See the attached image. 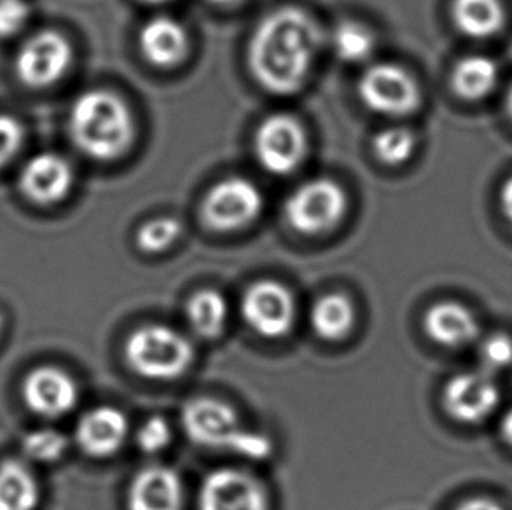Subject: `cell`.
Masks as SVG:
<instances>
[{
  "mask_svg": "<svg viewBox=\"0 0 512 510\" xmlns=\"http://www.w3.org/2000/svg\"><path fill=\"white\" fill-rule=\"evenodd\" d=\"M451 18L458 32L471 39H492L507 25L502 0H453Z\"/></svg>",
  "mask_w": 512,
  "mask_h": 510,
  "instance_id": "d6986e66",
  "label": "cell"
},
{
  "mask_svg": "<svg viewBox=\"0 0 512 510\" xmlns=\"http://www.w3.org/2000/svg\"><path fill=\"white\" fill-rule=\"evenodd\" d=\"M479 359L483 364V371L488 374L502 373L512 367V336L507 332H493L483 339L479 346Z\"/></svg>",
  "mask_w": 512,
  "mask_h": 510,
  "instance_id": "83f0119b",
  "label": "cell"
},
{
  "mask_svg": "<svg viewBox=\"0 0 512 510\" xmlns=\"http://www.w3.org/2000/svg\"><path fill=\"white\" fill-rule=\"evenodd\" d=\"M72 142L88 158L114 161L132 145L135 135L132 111L112 91H86L70 109Z\"/></svg>",
  "mask_w": 512,
  "mask_h": 510,
  "instance_id": "7a4b0ae2",
  "label": "cell"
},
{
  "mask_svg": "<svg viewBox=\"0 0 512 510\" xmlns=\"http://www.w3.org/2000/svg\"><path fill=\"white\" fill-rule=\"evenodd\" d=\"M20 186L28 200L37 205H55L74 186V170L67 159L56 152H41L28 159L20 175Z\"/></svg>",
  "mask_w": 512,
  "mask_h": 510,
  "instance_id": "5bb4252c",
  "label": "cell"
},
{
  "mask_svg": "<svg viewBox=\"0 0 512 510\" xmlns=\"http://www.w3.org/2000/svg\"><path fill=\"white\" fill-rule=\"evenodd\" d=\"M180 423L189 441L201 448L231 451L252 460H264L273 451L270 439L243 427L235 409L222 400H189L180 414Z\"/></svg>",
  "mask_w": 512,
  "mask_h": 510,
  "instance_id": "3957f363",
  "label": "cell"
},
{
  "mask_svg": "<svg viewBox=\"0 0 512 510\" xmlns=\"http://www.w3.org/2000/svg\"><path fill=\"white\" fill-rule=\"evenodd\" d=\"M500 437L512 449V407L504 414V418L500 421Z\"/></svg>",
  "mask_w": 512,
  "mask_h": 510,
  "instance_id": "836d02e7",
  "label": "cell"
},
{
  "mask_svg": "<svg viewBox=\"0 0 512 510\" xmlns=\"http://www.w3.org/2000/svg\"><path fill=\"white\" fill-rule=\"evenodd\" d=\"M336 56L346 63H362L373 56L374 34L359 21H343L331 35Z\"/></svg>",
  "mask_w": 512,
  "mask_h": 510,
  "instance_id": "cb8c5ba5",
  "label": "cell"
},
{
  "mask_svg": "<svg viewBox=\"0 0 512 510\" xmlns=\"http://www.w3.org/2000/svg\"><path fill=\"white\" fill-rule=\"evenodd\" d=\"M345 189L333 179H313L296 187L285 201V219L305 236L326 235L345 217Z\"/></svg>",
  "mask_w": 512,
  "mask_h": 510,
  "instance_id": "5b68a950",
  "label": "cell"
},
{
  "mask_svg": "<svg viewBox=\"0 0 512 510\" xmlns=\"http://www.w3.org/2000/svg\"><path fill=\"white\" fill-rule=\"evenodd\" d=\"M359 97L367 109L381 116L404 118L420 109L422 88L401 65L376 63L360 77Z\"/></svg>",
  "mask_w": 512,
  "mask_h": 510,
  "instance_id": "8992f818",
  "label": "cell"
},
{
  "mask_svg": "<svg viewBox=\"0 0 512 510\" xmlns=\"http://www.w3.org/2000/svg\"><path fill=\"white\" fill-rule=\"evenodd\" d=\"M228 301L219 290L201 289L186 303L187 324L201 339H217L228 325Z\"/></svg>",
  "mask_w": 512,
  "mask_h": 510,
  "instance_id": "44dd1931",
  "label": "cell"
},
{
  "mask_svg": "<svg viewBox=\"0 0 512 510\" xmlns=\"http://www.w3.org/2000/svg\"><path fill=\"white\" fill-rule=\"evenodd\" d=\"M30 7L25 0H0V39L18 34L27 25Z\"/></svg>",
  "mask_w": 512,
  "mask_h": 510,
  "instance_id": "4dcf8cb0",
  "label": "cell"
},
{
  "mask_svg": "<svg viewBox=\"0 0 512 510\" xmlns=\"http://www.w3.org/2000/svg\"><path fill=\"white\" fill-rule=\"evenodd\" d=\"M500 207L507 217V221L512 224V175L504 182L500 189Z\"/></svg>",
  "mask_w": 512,
  "mask_h": 510,
  "instance_id": "d6a6232c",
  "label": "cell"
},
{
  "mask_svg": "<svg viewBox=\"0 0 512 510\" xmlns=\"http://www.w3.org/2000/svg\"><path fill=\"white\" fill-rule=\"evenodd\" d=\"M312 327L317 336L331 343L350 336L357 313L352 299L345 294H326L317 299L312 308Z\"/></svg>",
  "mask_w": 512,
  "mask_h": 510,
  "instance_id": "7402d4cb",
  "label": "cell"
},
{
  "mask_svg": "<svg viewBox=\"0 0 512 510\" xmlns=\"http://www.w3.org/2000/svg\"><path fill=\"white\" fill-rule=\"evenodd\" d=\"M319 44L320 30L310 14L282 7L268 14L250 39V72L264 90L292 95L310 76Z\"/></svg>",
  "mask_w": 512,
  "mask_h": 510,
  "instance_id": "6da1fadb",
  "label": "cell"
},
{
  "mask_svg": "<svg viewBox=\"0 0 512 510\" xmlns=\"http://www.w3.org/2000/svg\"><path fill=\"white\" fill-rule=\"evenodd\" d=\"M194 355L191 341L167 325H144L126 339V364L146 380H177L193 366Z\"/></svg>",
  "mask_w": 512,
  "mask_h": 510,
  "instance_id": "277c9868",
  "label": "cell"
},
{
  "mask_svg": "<svg viewBox=\"0 0 512 510\" xmlns=\"http://www.w3.org/2000/svg\"><path fill=\"white\" fill-rule=\"evenodd\" d=\"M182 235V224L175 217H156L137 231V245L146 254H160L170 249Z\"/></svg>",
  "mask_w": 512,
  "mask_h": 510,
  "instance_id": "484cf974",
  "label": "cell"
},
{
  "mask_svg": "<svg viewBox=\"0 0 512 510\" xmlns=\"http://www.w3.org/2000/svg\"><path fill=\"white\" fill-rule=\"evenodd\" d=\"M39 504V486L34 474L20 462L0 465V510H34Z\"/></svg>",
  "mask_w": 512,
  "mask_h": 510,
  "instance_id": "603a6c76",
  "label": "cell"
},
{
  "mask_svg": "<svg viewBox=\"0 0 512 510\" xmlns=\"http://www.w3.org/2000/svg\"><path fill=\"white\" fill-rule=\"evenodd\" d=\"M500 399V386L483 369L455 374L441 395L444 413L462 425H479L488 420L497 411Z\"/></svg>",
  "mask_w": 512,
  "mask_h": 510,
  "instance_id": "30bf717a",
  "label": "cell"
},
{
  "mask_svg": "<svg viewBox=\"0 0 512 510\" xmlns=\"http://www.w3.org/2000/svg\"><path fill=\"white\" fill-rule=\"evenodd\" d=\"M130 435L125 413L111 406L95 407L83 414L76 428L77 446L84 455L105 460L119 453Z\"/></svg>",
  "mask_w": 512,
  "mask_h": 510,
  "instance_id": "9a60e30c",
  "label": "cell"
},
{
  "mask_svg": "<svg viewBox=\"0 0 512 510\" xmlns=\"http://www.w3.org/2000/svg\"><path fill=\"white\" fill-rule=\"evenodd\" d=\"M243 320L261 338H285L296 324L298 304L291 290L275 280L250 285L242 299Z\"/></svg>",
  "mask_w": 512,
  "mask_h": 510,
  "instance_id": "9c48e42d",
  "label": "cell"
},
{
  "mask_svg": "<svg viewBox=\"0 0 512 510\" xmlns=\"http://www.w3.org/2000/svg\"><path fill=\"white\" fill-rule=\"evenodd\" d=\"M453 510H506L502 505L488 497L467 498Z\"/></svg>",
  "mask_w": 512,
  "mask_h": 510,
  "instance_id": "1f68e13d",
  "label": "cell"
},
{
  "mask_svg": "<svg viewBox=\"0 0 512 510\" xmlns=\"http://www.w3.org/2000/svg\"><path fill=\"white\" fill-rule=\"evenodd\" d=\"M506 112L509 119L512 121V84L509 86V90L506 93Z\"/></svg>",
  "mask_w": 512,
  "mask_h": 510,
  "instance_id": "e575fe53",
  "label": "cell"
},
{
  "mask_svg": "<svg viewBox=\"0 0 512 510\" xmlns=\"http://www.w3.org/2000/svg\"><path fill=\"white\" fill-rule=\"evenodd\" d=\"M25 131L18 119L0 114V170L20 152Z\"/></svg>",
  "mask_w": 512,
  "mask_h": 510,
  "instance_id": "f546056e",
  "label": "cell"
},
{
  "mask_svg": "<svg viewBox=\"0 0 512 510\" xmlns=\"http://www.w3.org/2000/svg\"><path fill=\"white\" fill-rule=\"evenodd\" d=\"M423 329L436 345L450 350L472 345L481 336L478 317L458 301L432 304L423 317Z\"/></svg>",
  "mask_w": 512,
  "mask_h": 510,
  "instance_id": "e0dca14e",
  "label": "cell"
},
{
  "mask_svg": "<svg viewBox=\"0 0 512 510\" xmlns=\"http://www.w3.org/2000/svg\"><path fill=\"white\" fill-rule=\"evenodd\" d=\"M74 49L65 35L44 30L30 37L16 58L21 83L30 88H46L60 81L70 69Z\"/></svg>",
  "mask_w": 512,
  "mask_h": 510,
  "instance_id": "8fae6325",
  "label": "cell"
},
{
  "mask_svg": "<svg viewBox=\"0 0 512 510\" xmlns=\"http://www.w3.org/2000/svg\"><path fill=\"white\" fill-rule=\"evenodd\" d=\"M147 4H165V2H170V0H144Z\"/></svg>",
  "mask_w": 512,
  "mask_h": 510,
  "instance_id": "8d00e7d4",
  "label": "cell"
},
{
  "mask_svg": "<svg viewBox=\"0 0 512 510\" xmlns=\"http://www.w3.org/2000/svg\"><path fill=\"white\" fill-rule=\"evenodd\" d=\"M198 510H270V495L247 470L217 469L203 479Z\"/></svg>",
  "mask_w": 512,
  "mask_h": 510,
  "instance_id": "7c38bea8",
  "label": "cell"
},
{
  "mask_svg": "<svg viewBox=\"0 0 512 510\" xmlns=\"http://www.w3.org/2000/svg\"><path fill=\"white\" fill-rule=\"evenodd\" d=\"M254 151L259 165L273 175H287L301 166L308 152V137L298 119L273 114L256 131Z\"/></svg>",
  "mask_w": 512,
  "mask_h": 510,
  "instance_id": "ba28073f",
  "label": "cell"
},
{
  "mask_svg": "<svg viewBox=\"0 0 512 510\" xmlns=\"http://www.w3.org/2000/svg\"><path fill=\"white\" fill-rule=\"evenodd\" d=\"M499 76V65L490 56H464L451 72V88L467 102H479L492 95Z\"/></svg>",
  "mask_w": 512,
  "mask_h": 510,
  "instance_id": "ffe728a7",
  "label": "cell"
},
{
  "mask_svg": "<svg viewBox=\"0 0 512 510\" xmlns=\"http://www.w3.org/2000/svg\"><path fill=\"white\" fill-rule=\"evenodd\" d=\"M2 325H4V320L0 317V334H2Z\"/></svg>",
  "mask_w": 512,
  "mask_h": 510,
  "instance_id": "74e56055",
  "label": "cell"
},
{
  "mask_svg": "<svg viewBox=\"0 0 512 510\" xmlns=\"http://www.w3.org/2000/svg\"><path fill=\"white\" fill-rule=\"evenodd\" d=\"M415 147V133L404 126L378 131L373 140L374 156L388 166L404 165L413 156Z\"/></svg>",
  "mask_w": 512,
  "mask_h": 510,
  "instance_id": "d4e9b609",
  "label": "cell"
},
{
  "mask_svg": "<svg viewBox=\"0 0 512 510\" xmlns=\"http://www.w3.org/2000/svg\"><path fill=\"white\" fill-rule=\"evenodd\" d=\"M212 4H217V6H231V4H235L238 0H210Z\"/></svg>",
  "mask_w": 512,
  "mask_h": 510,
  "instance_id": "d590c367",
  "label": "cell"
},
{
  "mask_svg": "<svg viewBox=\"0 0 512 510\" xmlns=\"http://www.w3.org/2000/svg\"><path fill=\"white\" fill-rule=\"evenodd\" d=\"M23 399L42 418H62L76 407V381L56 367H39L23 381Z\"/></svg>",
  "mask_w": 512,
  "mask_h": 510,
  "instance_id": "4fadbf2b",
  "label": "cell"
},
{
  "mask_svg": "<svg viewBox=\"0 0 512 510\" xmlns=\"http://www.w3.org/2000/svg\"><path fill=\"white\" fill-rule=\"evenodd\" d=\"M69 448L67 437L53 428L35 430L23 439V451L30 460L41 463H53L62 460Z\"/></svg>",
  "mask_w": 512,
  "mask_h": 510,
  "instance_id": "4316f807",
  "label": "cell"
},
{
  "mask_svg": "<svg viewBox=\"0 0 512 510\" xmlns=\"http://www.w3.org/2000/svg\"><path fill=\"white\" fill-rule=\"evenodd\" d=\"M139 44L147 62L160 69H170L186 58L189 37L179 20L156 16L140 30Z\"/></svg>",
  "mask_w": 512,
  "mask_h": 510,
  "instance_id": "ac0fdd59",
  "label": "cell"
},
{
  "mask_svg": "<svg viewBox=\"0 0 512 510\" xmlns=\"http://www.w3.org/2000/svg\"><path fill=\"white\" fill-rule=\"evenodd\" d=\"M128 510H182L184 484L179 474L163 465L140 470L126 498Z\"/></svg>",
  "mask_w": 512,
  "mask_h": 510,
  "instance_id": "2e32d148",
  "label": "cell"
},
{
  "mask_svg": "<svg viewBox=\"0 0 512 510\" xmlns=\"http://www.w3.org/2000/svg\"><path fill=\"white\" fill-rule=\"evenodd\" d=\"M172 425L163 416H151L137 432V446L144 455H160L172 444Z\"/></svg>",
  "mask_w": 512,
  "mask_h": 510,
  "instance_id": "f1b7e54d",
  "label": "cell"
},
{
  "mask_svg": "<svg viewBox=\"0 0 512 510\" xmlns=\"http://www.w3.org/2000/svg\"><path fill=\"white\" fill-rule=\"evenodd\" d=\"M263 207V193L252 180L229 177L208 191L201 217L212 231L235 233L256 221Z\"/></svg>",
  "mask_w": 512,
  "mask_h": 510,
  "instance_id": "52a82bcc",
  "label": "cell"
}]
</instances>
